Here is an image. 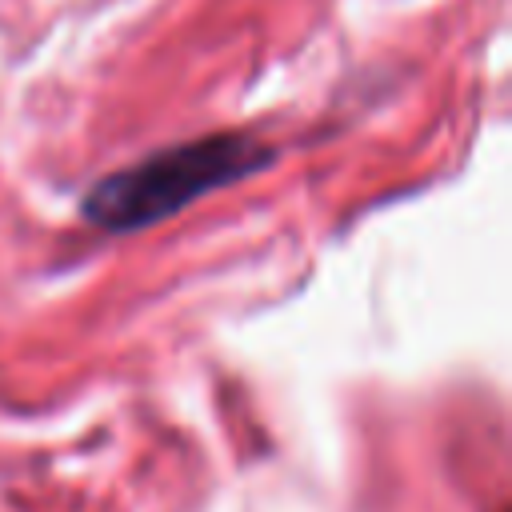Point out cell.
<instances>
[{"mask_svg":"<svg viewBox=\"0 0 512 512\" xmlns=\"http://www.w3.org/2000/svg\"><path fill=\"white\" fill-rule=\"evenodd\" d=\"M276 160V148L264 144L252 132H212L196 136L160 152H148L144 160L116 168L100 176L84 200L80 216L100 232H140L152 224L172 220L200 196L240 184L256 172H264Z\"/></svg>","mask_w":512,"mask_h":512,"instance_id":"1","label":"cell"}]
</instances>
